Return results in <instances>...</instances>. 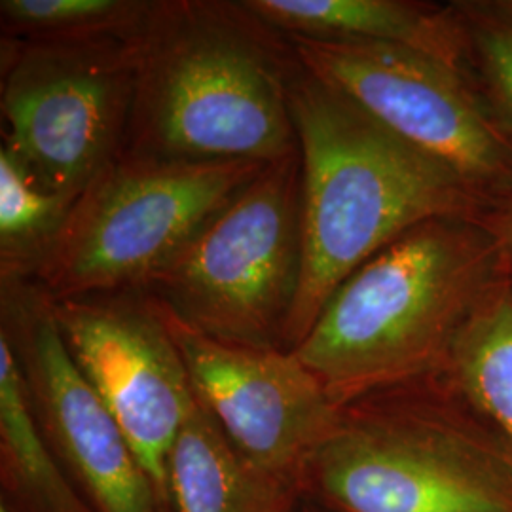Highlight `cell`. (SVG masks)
<instances>
[{"label": "cell", "instance_id": "cell-1", "mask_svg": "<svg viewBox=\"0 0 512 512\" xmlns=\"http://www.w3.org/2000/svg\"><path fill=\"white\" fill-rule=\"evenodd\" d=\"M291 38L243 2L152 0L124 156L270 164L298 150Z\"/></svg>", "mask_w": 512, "mask_h": 512}, {"label": "cell", "instance_id": "cell-2", "mask_svg": "<svg viewBox=\"0 0 512 512\" xmlns=\"http://www.w3.org/2000/svg\"><path fill=\"white\" fill-rule=\"evenodd\" d=\"M509 281L505 255L480 220H427L349 275L291 353L340 408L440 376L459 336Z\"/></svg>", "mask_w": 512, "mask_h": 512}, {"label": "cell", "instance_id": "cell-3", "mask_svg": "<svg viewBox=\"0 0 512 512\" xmlns=\"http://www.w3.org/2000/svg\"><path fill=\"white\" fill-rule=\"evenodd\" d=\"M302 158V281L285 334L293 351L334 291L427 220L475 217L488 203L304 65L291 86Z\"/></svg>", "mask_w": 512, "mask_h": 512}, {"label": "cell", "instance_id": "cell-4", "mask_svg": "<svg viewBox=\"0 0 512 512\" xmlns=\"http://www.w3.org/2000/svg\"><path fill=\"white\" fill-rule=\"evenodd\" d=\"M300 492L330 512H512V446L440 374L342 406Z\"/></svg>", "mask_w": 512, "mask_h": 512}, {"label": "cell", "instance_id": "cell-5", "mask_svg": "<svg viewBox=\"0 0 512 512\" xmlns=\"http://www.w3.org/2000/svg\"><path fill=\"white\" fill-rule=\"evenodd\" d=\"M264 165L122 156L82 192L23 277L52 300L145 291Z\"/></svg>", "mask_w": 512, "mask_h": 512}, {"label": "cell", "instance_id": "cell-6", "mask_svg": "<svg viewBox=\"0 0 512 512\" xmlns=\"http://www.w3.org/2000/svg\"><path fill=\"white\" fill-rule=\"evenodd\" d=\"M300 150L264 165L143 293L226 344L283 349L302 281Z\"/></svg>", "mask_w": 512, "mask_h": 512}, {"label": "cell", "instance_id": "cell-7", "mask_svg": "<svg viewBox=\"0 0 512 512\" xmlns=\"http://www.w3.org/2000/svg\"><path fill=\"white\" fill-rule=\"evenodd\" d=\"M135 37L2 38V147L67 202L124 156Z\"/></svg>", "mask_w": 512, "mask_h": 512}, {"label": "cell", "instance_id": "cell-8", "mask_svg": "<svg viewBox=\"0 0 512 512\" xmlns=\"http://www.w3.org/2000/svg\"><path fill=\"white\" fill-rule=\"evenodd\" d=\"M311 74L450 169L488 205L512 196V137L465 69L408 48L289 37Z\"/></svg>", "mask_w": 512, "mask_h": 512}, {"label": "cell", "instance_id": "cell-9", "mask_svg": "<svg viewBox=\"0 0 512 512\" xmlns=\"http://www.w3.org/2000/svg\"><path fill=\"white\" fill-rule=\"evenodd\" d=\"M0 340L12 351L42 439L97 512H164L152 480L74 363L54 300L23 275H0Z\"/></svg>", "mask_w": 512, "mask_h": 512}, {"label": "cell", "instance_id": "cell-10", "mask_svg": "<svg viewBox=\"0 0 512 512\" xmlns=\"http://www.w3.org/2000/svg\"><path fill=\"white\" fill-rule=\"evenodd\" d=\"M74 363L93 385L171 511L167 465L194 389L165 313L147 293L88 294L54 300Z\"/></svg>", "mask_w": 512, "mask_h": 512}, {"label": "cell", "instance_id": "cell-11", "mask_svg": "<svg viewBox=\"0 0 512 512\" xmlns=\"http://www.w3.org/2000/svg\"><path fill=\"white\" fill-rule=\"evenodd\" d=\"M165 319L194 395L226 439L264 473L300 488L304 465L342 410L317 376L291 351L226 344Z\"/></svg>", "mask_w": 512, "mask_h": 512}, {"label": "cell", "instance_id": "cell-12", "mask_svg": "<svg viewBox=\"0 0 512 512\" xmlns=\"http://www.w3.org/2000/svg\"><path fill=\"white\" fill-rule=\"evenodd\" d=\"M256 16L287 37L374 42L463 65L458 14L418 0H245Z\"/></svg>", "mask_w": 512, "mask_h": 512}, {"label": "cell", "instance_id": "cell-13", "mask_svg": "<svg viewBox=\"0 0 512 512\" xmlns=\"http://www.w3.org/2000/svg\"><path fill=\"white\" fill-rule=\"evenodd\" d=\"M173 512H298L300 488L243 458L194 395L169 465Z\"/></svg>", "mask_w": 512, "mask_h": 512}, {"label": "cell", "instance_id": "cell-14", "mask_svg": "<svg viewBox=\"0 0 512 512\" xmlns=\"http://www.w3.org/2000/svg\"><path fill=\"white\" fill-rule=\"evenodd\" d=\"M0 484L14 512H97L42 439L18 366L0 340Z\"/></svg>", "mask_w": 512, "mask_h": 512}, {"label": "cell", "instance_id": "cell-15", "mask_svg": "<svg viewBox=\"0 0 512 512\" xmlns=\"http://www.w3.org/2000/svg\"><path fill=\"white\" fill-rule=\"evenodd\" d=\"M442 374L512 446V279L459 336Z\"/></svg>", "mask_w": 512, "mask_h": 512}, {"label": "cell", "instance_id": "cell-16", "mask_svg": "<svg viewBox=\"0 0 512 512\" xmlns=\"http://www.w3.org/2000/svg\"><path fill=\"white\" fill-rule=\"evenodd\" d=\"M152 0H2V38L92 40L135 37Z\"/></svg>", "mask_w": 512, "mask_h": 512}, {"label": "cell", "instance_id": "cell-17", "mask_svg": "<svg viewBox=\"0 0 512 512\" xmlns=\"http://www.w3.org/2000/svg\"><path fill=\"white\" fill-rule=\"evenodd\" d=\"M73 203L40 188L0 147V275H27L61 230Z\"/></svg>", "mask_w": 512, "mask_h": 512}, {"label": "cell", "instance_id": "cell-18", "mask_svg": "<svg viewBox=\"0 0 512 512\" xmlns=\"http://www.w3.org/2000/svg\"><path fill=\"white\" fill-rule=\"evenodd\" d=\"M463 65L512 137V0H454Z\"/></svg>", "mask_w": 512, "mask_h": 512}, {"label": "cell", "instance_id": "cell-19", "mask_svg": "<svg viewBox=\"0 0 512 512\" xmlns=\"http://www.w3.org/2000/svg\"><path fill=\"white\" fill-rule=\"evenodd\" d=\"M478 220L497 239L512 279V196L488 205V209L478 217Z\"/></svg>", "mask_w": 512, "mask_h": 512}, {"label": "cell", "instance_id": "cell-20", "mask_svg": "<svg viewBox=\"0 0 512 512\" xmlns=\"http://www.w3.org/2000/svg\"><path fill=\"white\" fill-rule=\"evenodd\" d=\"M298 512H330L327 509H323V507H319V505H315V503H311V501H306V499H302V503H300V507H298Z\"/></svg>", "mask_w": 512, "mask_h": 512}, {"label": "cell", "instance_id": "cell-21", "mask_svg": "<svg viewBox=\"0 0 512 512\" xmlns=\"http://www.w3.org/2000/svg\"><path fill=\"white\" fill-rule=\"evenodd\" d=\"M0 512H14L8 505H4V503H0Z\"/></svg>", "mask_w": 512, "mask_h": 512}]
</instances>
